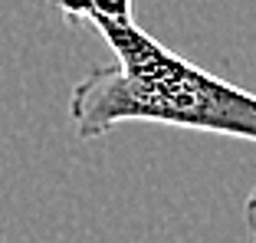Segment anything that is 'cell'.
Here are the masks:
<instances>
[{"label": "cell", "instance_id": "cell-1", "mask_svg": "<svg viewBox=\"0 0 256 243\" xmlns=\"http://www.w3.org/2000/svg\"><path fill=\"white\" fill-rule=\"evenodd\" d=\"M115 53L69 92L76 138L108 135L122 122H154L190 132H214L253 142L256 99L246 89L204 72L144 33L135 16H112L96 26Z\"/></svg>", "mask_w": 256, "mask_h": 243}]
</instances>
